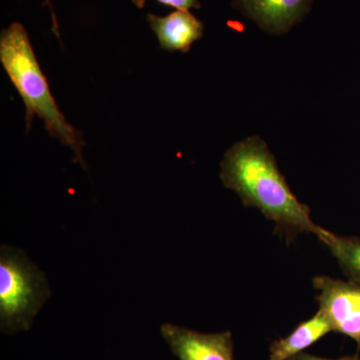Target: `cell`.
<instances>
[{
	"label": "cell",
	"mask_w": 360,
	"mask_h": 360,
	"mask_svg": "<svg viewBox=\"0 0 360 360\" xmlns=\"http://www.w3.org/2000/svg\"><path fill=\"white\" fill-rule=\"evenodd\" d=\"M0 61L25 105L26 129L39 117L51 136L72 150L73 161L86 169L82 132L66 120L52 96L30 37L20 23L14 22L0 35Z\"/></svg>",
	"instance_id": "obj_2"
},
{
	"label": "cell",
	"mask_w": 360,
	"mask_h": 360,
	"mask_svg": "<svg viewBox=\"0 0 360 360\" xmlns=\"http://www.w3.org/2000/svg\"><path fill=\"white\" fill-rule=\"evenodd\" d=\"M331 331L328 319L319 310L311 319L298 324L290 335L274 341L270 345L269 360H288L302 354Z\"/></svg>",
	"instance_id": "obj_8"
},
{
	"label": "cell",
	"mask_w": 360,
	"mask_h": 360,
	"mask_svg": "<svg viewBox=\"0 0 360 360\" xmlns=\"http://www.w3.org/2000/svg\"><path fill=\"white\" fill-rule=\"evenodd\" d=\"M160 333L179 360H234L231 331L201 333L165 323L161 326Z\"/></svg>",
	"instance_id": "obj_5"
},
{
	"label": "cell",
	"mask_w": 360,
	"mask_h": 360,
	"mask_svg": "<svg viewBox=\"0 0 360 360\" xmlns=\"http://www.w3.org/2000/svg\"><path fill=\"white\" fill-rule=\"evenodd\" d=\"M135 6L143 8L148 0H131ZM163 6L174 7L177 11H189L191 8H200V0H156Z\"/></svg>",
	"instance_id": "obj_10"
},
{
	"label": "cell",
	"mask_w": 360,
	"mask_h": 360,
	"mask_svg": "<svg viewBox=\"0 0 360 360\" xmlns=\"http://www.w3.org/2000/svg\"><path fill=\"white\" fill-rule=\"evenodd\" d=\"M148 20L161 49L168 51L188 52L205 32L202 22L189 11H174L165 18L148 14Z\"/></svg>",
	"instance_id": "obj_7"
},
{
	"label": "cell",
	"mask_w": 360,
	"mask_h": 360,
	"mask_svg": "<svg viewBox=\"0 0 360 360\" xmlns=\"http://www.w3.org/2000/svg\"><path fill=\"white\" fill-rule=\"evenodd\" d=\"M319 291V311L326 315L333 331L347 335L360 349V284L326 276L312 279Z\"/></svg>",
	"instance_id": "obj_4"
},
{
	"label": "cell",
	"mask_w": 360,
	"mask_h": 360,
	"mask_svg": "<svg viewBox=\"0 0 360 360\" xmlns=\"http://www.w3.org/2000/svg\"><path fill=\"white\" fill-rule=\"evenodd\" d=\"M49 283L22 250H0V328L6 333L26 331L46 300Z\"/></svg>",
	"instance_id": "obj_3"
},
{
	"label": "cell",
	"mask_w": 360,
	"mask_h": 360,
	"mask_svg": "<svg viewBox=\"0 0 360 360\" xmlns=\"http://www.w3.org/2000/svg\"><path fill=\"white\" fill-rule=\"evenodd\" d=\"M288 360H360V357L359 355H354V356L341 357V359H322V357L319 356H315V355L307 354V352H303L302 354H296L295 356L291 357V359Z\"/></svg>",
	"instance_id": "obj_11"
},
{
	"label": "cell",
	"mask_w": 360,
	"mask_h": 360,
	"mask_svg": "<svg viewBox=\"0 0 360 360\" xmlns=\"http://www.w3.org/2000/svg\"><path fill=\"white\" fill-rule=\"evenodd\" d=\"M44 4H45V6H51V11H52L51 0H45ZM52 13H53V11H52Z\"/></svg>",
	"instance_id": "obj_12"
},
{
	"label": "cell",
	"mask_w": 360,
	"mask_h": 360,
	"mask_svg": "<svg viewBox=\"0 0 360 360\" xmlns=\"http://www.w3.org/2000/svg\"><path fill=\"white\" fill-rule=\"evenodd\" d=\"M220 179L246 207L257 208L276 225L274 232L292 240L300 233L314 234L319 240L326 229L310 217V208L297 200L277 167L276 158L258 136L232 146L220 165Z\"/></svg>",
	"instance_id": "obj_1"
},
{
	"label": "cell",
	"mask_w": 360,
	"mask_h": 360,
	"mask_svg": "<svg viewBox=\"0 0 360 360\" xmlns=\"http://www.w3.org/2000/svg\"><path fill=\"white\" fill-rule=\"evenodd\" d=\"M321 241L338 260L348 281L360 284V238L340 236L328 231Z\"/></svg>",
	"instance_id": "obj_9"
},
{
	"label": "cell",
	"mask_w": 360,
	"mask_h": 360,
	"mask_svg": "<svg viewBox=\"0 0 360 360\" xmlns=\"http://www.w3.org/2000/svg\"><path fill=\"white\" fill-rule=\"evenodd\" d=\"M312 0H236V8L265 32L283 34L309 13Z\"/></svg>",
	"instance_id": "obj_6"
}]
</instances>
